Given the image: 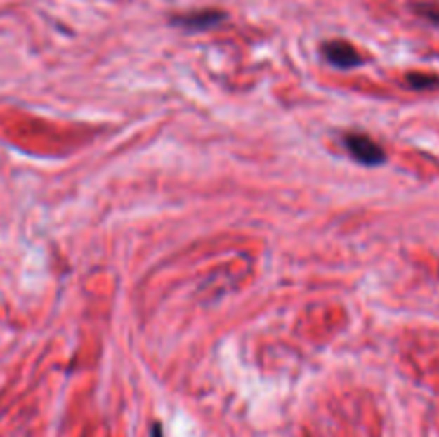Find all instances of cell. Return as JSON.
<instances>
[{"label": "cell", "mask_w": 439, "mask_h": 437, "mask_svg": "<svg viewBox=\"0 0 439 437\" xmlns=\"http://www.w3.org/2000/svg\"><path fill=\"white\" fill-rule=\"evenodd\" d=\"M343 144L347 148V152L354 157L358 163L362 165H369V167H375V165H381L386 161V152L384 148L373 142L369 136H362V133H347L343 138Z\"/></svg>", "instance_id": "cell-1"}, {"label": "cell", "mask_w": 439, "mask_h": 437, "mask_svg": "<svg viewBox=\"0 0 439 437\" xmlns=\"http://www.w3.org/2000/svg\"><path fill=\"white\" fill-rule=\"evenodd\" d=\"M324 56L330 65L341 69H354L362 63L360 54L345 41H328L324 46Z\"/></svg>", "instance_id": "cell-2"}, {"label": "cell", "mask_w": 439, "mask_h": 437, "mask_svg": "<svg viewBox=\"0 0 439 437\" xmlns=\"http://www.w3.org/2000/svg\"><path fill=\"white\" fill-rule=\"evenodd\" d=\"M223 18L225 15L218 13V11H197V13H185V15L173 18L171 24L189 28V30H204V28H210V26L218 24Z\"/></svg>", "instance_id": "cell-3"}, {"label": "cell", "mask_w": 439, "mask_h": 437, "mask_svg": "<svg viewBox=\"0 0 439 437\" xmlns=\"http://www.w3.org/2000/svg\"><path fill=\"white\" fill-rule=\"evenodd\" d=\"M407 84L412 86V89H435V86H439V79L437 77H426V75H409L407 77Z\"/></svg>", "instance_id": "cell-4"}, {"label": "cell", "mask_w": 439, "mask_h": 437, "mask_svg": "<svg viewBox=\"0 0 439 437\" xmlns=\"http://www.w3.org/2000/svg\"><path fill=\"white\" fill-rule=\"evenodd\" d=\"M418 13H420L422 18H426V20L439 24V9H435V7H418Z\"/></svg>", "instance_id": "cell-5"}, {"label": "cell", "mask_w": 439, "mask_h": 437, "mask_svg": "<svg viewBox=\"0 0 439 437\" xmlns=\"http://www.w3.org/2000/svg\"><path fill=\"white\" fill-rule=\"evenodd\" d=\"M152 437H163V435H161V424H159V422L152 424Z\"/></svg>", "instance_id": "cell-6"}]
</instances>
